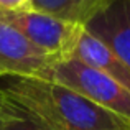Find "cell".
<instances>
[{"label": "cell", "instance_id": "cell-2", "mask_svg": "<svg viewBox=\"0 0 130 130\" xmlns=\"http://www.w3.org/2000/svg\"><path fill=\"white\" fill-rule=\"evenodd\" d=\"M50 79L68 86L99 107L130 120V91L77 58L71 56L56 61Z\"/></svg>", "mask_w": 130, "mask_h": 130}, {"label": "cell", "instance_id": "cell-6", "mask_svg": "<svg viewBox=\"0 0 130 130\" xmlns=\"http://www.w3.org/2000/svg\"><path fill=\"white\" fill-rule=\"evenodd\" d=\"M74 58L83 61L84 64L101 71L102 74L109 76L110 79L117 81L124 87L130 91V69L124 64V61L119 56H115L104 43H101L97 38L84 30L81 35L77 46L74 50Z\"/></svg>", "mask_w": 130, "mask_h": 130}, {"label": "cell", "instance_id": "cell-1", "mask_svg": "<svg viewBox=\"0 0 130 130\" xmlns=\"http://www.w3.org/2000/svg\"><path fill=\"white\" fill-rule=\"evenodd\" d=\"M5 115L31 122L40 130H128L130 120L95 105L53 79L0 77Z\"/></svg>", "mask_w": 130, "mask_h": 130}, {"label": "cell", "instance_id": "cell-4", "mask_svg": "<svg viewBox=\"0 0 130 130\" xmlns=\"http://www.w3.org/2000/svg\"><path fill=\"white\" fill-rule=\"evenodd\" d=\"M54 61L0 18V77L50 79Z\"/></svg>", "mask_w": 130, "mask_h": 130}, {"label": "cell", "instance_id": "cell-8", "mask_svg": "<svg viewBox=\"0 0 130 130\" xmlns=\"http://www.w3.org/2000/svg\"><path fill=\"white\" fill-rule=\"evenodd\" d=\"M0 130H40V128L25 119L5 115V119L0 122Z\"/></svg>", "mask_w": 130, "mask_h": 130}, {"label": "cell", "instance_id": "cell-5", "mask_svg": "<svg viewBox=\"0 0 130 130\" xmlns=\"http://www.w3.org/2000/svg\"><path fill=\"white\" fill-rule=\"evenodd\" d=\"M130 69V0H112L84 25Z\"/></svg>", "mask_w": 130, "mask_h": 130}, {"label": "cell", "instance_id": "cell-10", "mask_svg": "<svg viewBox=\"0 0 130 130\" xmlns=\"http://www.w3.org/2000/svg\"><path fill=\"white\" fill-rule=\"evenodd\" d=\"M5 119V114H3V110H2V105H0V122Z\"/></svg>", "mask_w": 130, "mask_h": 130}, {"label": "cell", "instance_id": "cell-7", "mask_svg": "<svg viewBox=\"0 0 130 130\" xmlns=\"http://www.w3.org/2000/svg\"><path fill=\"white\" fill-rule=\"evenodd\" d=\"M112 0H31V7L69 23L84 26Z\"/></svg>", "mask_w": 130, "mask_h": 130}, {"label": "cell", "instance_id": "cell-11", "mask_svg": "<svg viewBox=\"0 0 130 130\" xmlns=\"http://www.w3.org/2000/svg\"><path fill=\"white\" fill-rule=\"evenodd\" d=\"M128 130H130V128H128Z\"/></svg>", "mask_w": 130, "mask_h": 130}, {"label": "cell", "instance_id": "cell-9", "mask_svg": "<svg viewBox=\"0 0 130 130\" xmlns=\"http://www.w3.org/2000/svg\"><path fill=\"white\" fill-rule=\"evenodd\" d=\"M31 8V0H0L2 12H22Z\"/></svg>", "mask_w": 130, "mask_h": 130}, {"label": "cell", "instance_id": "cell-3", "mask_svg": "<svg viewBox=\"0 0 130 130\" xmlns=\"http://www.w3.org/2000/svg\"><path fill=\"white\" fill-rule=\"evenodd\" d=\"M0 18L18 30L33 46L48 54L54 63L73 56L84 31V26L69 23L33 7L22 12L0 10Z\"/></svg>", "mask_w": 130, "mask_h": 130}]
</instances>
